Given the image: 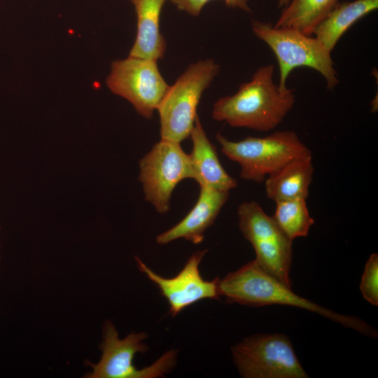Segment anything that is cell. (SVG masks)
Wrapping results in <instances>:
<instances>
[{
    "mask_svg": "<svg viewBox=\"0 0 378 378\" xmlns=\"http://www.w3.org/2000/svg\"><path fill=\"white\" fill-rule=\"evenodd\" d=\"M272 64L259 67L233 94L214 103L212 117L234 127L268 132L276 127L294 106L293 90L281 89L273 80Z\"/></svg>",
    "mask_w": 378,
    "mask_h": 378,
    "instance_id": "1",
    "label": "cell"
},
{
    "mask_svg": "<svg viewBox=\"0 0 378 378\" xmlns=\"http://www.w3.org/2000/svg\"><path fill=\"white\" fill-rule=\"evenodd\" d=\"M218 292L229 303L251 307L287 305L314 312L370 337H377V331L354 316L344 315L320 306L295 293L253 260L219 279Z\"/></svg>",
    "mask_w": 378,
    "mask_h": 378,
    "instance_id": "2",
    "label": "cell"
},
{
    "mask_svg": "<svg viewBox=\"0 0 378 378\" xmlns=\"http://www.w3.org/2000/svg\"><path fill=\"white\" fill-rule=\"evenodd\" d=\"M251 28L254 35L270 47L276 58L279 70L278 85L281 89L288 88V77L298 67H309L318 72L330 90L338 85V74L331 51L315 36L260 20H253Z\"/></svg>",
    "mask_w": 378,
    "mask_h": 378,
    "instance_id": "3",
    "label": "cell"
},
{
    "mask_svg": "<svg viewBox=\"0 0 378 378\" xmlns=\"http://www.w3.org/2000/svg\"><path fill=\"white\" fill-rule=\"evenodd\" d=\"M218 71L214 59L198 60L169 86L157 108L161 139L181 143L190 136L202 94Z\"/></svg>",
    "mask_w": 378,
    "mask_h": 378,
    "instance_id": "4",
    "label": "cell"
},
{
    "mask_svg": "<svg viewBox=\"0 0 378 378\" xmlns=\"http://www.w3.org/2000/svg\"><path fill=\"white\" fill-rule=\"evenodd\" d=\"M216 140L221 152L241 167L240 176L261 183L290 161L312 155L309 148L291 130L276 131L264 137L248 136L238 141L220 133Z\"/></svg>",
    "mask_w": 378,
    "mask_h": 378,
    "instance_id": "5",
    "label": "cell"
},
{
    "mask_svg": "<svg viewBox=\"0 0 378 378\" xmlns=\"http://www.w3.org/2000/svg\"><path fill=\"white\" fill-rule=\"evenodd\" d=\"M148 337L144 332H131L120 340L115 326L108 320L103 326V340L99 348L102 357L97 363L88 361L92 370L88 378H155L163 377L176 364V350L164 353L154 363L142 369L133 363L137 353L144 354L148 346L144 341Z\"/></svg>",
    "mask_w": 378,
    "mask_h": 378,
    "instance_id": "6",
    "label": "cell"
},
{
    "mask_svg": "<svg viewBox=\"0 0 378 378\" xmlns=\"http://www.w3.org/2000/svg\"><path fill=\"white\" fill-rule=\"evenodd\" d=\"M237 214L239 229L254 248V260L267 272L291 288L293 241L255 201L241 203Z\"/></svg>",
    "mask_w": 378,
    "mask_h": 378,
    "instance_id": "7",
    "label": "cell"
},
{
    "mask_svg": "<svg viewBox=\"0 0 378 378\" xmlns=\"http://www.w3.org/2000/svg\"><path fill=\"white\" fill-rule=\"evenodd\" d=\"M234 363L244 378H307L291 342L283 334L247 337L231 348Z\"/></svg>",
    "mask_w": 378,
    "mask_h": 378,
    "instance_id": "8",
    "label": "cell"
},
{
    "mask_svg": "<svg viewBox=\"0 0 378 378\" xmlns=\"http://www.w3.org/2000/svg\"><path fill=\"white\" fill-rule=\"evenodd\" d=\"M180 144L160 139L139 162L145 199L160 214L169 211L172 192L181 181L195 180L189 155Z\"/></svg>",
    "mask_w": 378,
    "mask_h": 378,
    "instance_id": "9",
    "label": "cell"
},
{
    "mask_svg": "<svg viewBox=\"0 0 378 378\" xmlns=\"http://www.w3.org/2000/svg\"><path fill=\"white\" fill-rule=\"evenodd\" d=\"M106 83L113 94L128 101L147 119L152 118L169 86L160 72L158 61L130 55L112 62Z\"/></svg>",
    "mask_w": 378,
    "mask_h": 378,
    "instance_id": "10",
    "label": "cell"
},
{
    "mask_svg": "<svg viewBox=\"0 0 378 378\" xmlns=\"http://www.w3.org/2000/svg\"><path fill=\"white\" fill-rule=\"evenodd\" d=\"M206 252V250L194 252L182 270L172 278L160 276L139 258H135L139 270L157 286L167 300L172 316L200 300L219 298V277L212 281L205 280L200 272V265Z\"/></svg>",
    "mask_w": 378,
    "mask_h": 378,
    "instance_id": "11",
    "label": "cell"
},
{
    "mask_svg": "<svg viewBox=\"0 0 378 378\" xmlns=\"http://www.w3.org/2000/svg\"><path fill=\"white\" fill-rule=\"evenodd\" d=\"M195 204L178 223L156 237V242L164 245L178 239L200 244L206 230L211 226L227 202L230 191L200 186Z\"/></svg>",
    "mask_w": 378,
    "mask_h": 378,
    "instance_id": "12",
    "label": "cell"
},
{
    "mask_svg": "<svg viewBox=\"0 0 378 378\" xmlns=\"http://www.w3.org/2000/svg\"><path fill=\"white\" fill-rule=\"evenodd\" d=\"M190 137L192 143L189 155L199 186L230 191L237 187V181L230 176L220 162L215 146L209 141L197 116Z\"/></svg>",
    "mask_w": 378,
    "mask_h": 378,
    "instance_id": "13",
    "label": "cell"
},
{
    "mask_svg": "<svg viewBox=\"0 0 378 378\" xmlns=\"http://www.w3.org/2000/svg\"><path fill=\"white\" fill-rule=\"evenodd\" d=\"M136 17V34L130 56L162 59L167 48L160 32V20L166 0H130Z\"/></svg>",
    "mask_w": 378,
    "mask_h": 378,
    "instance_id": "14",
    "label": "cell"
},
{
    "mask_svg": "<svg viewBox=\"0 0 378 378\" xmlns=\"http://www.w3.org/2000/svg\"><path fill=\"white\" fill-rule=\"evenodd\" d=\"M313 175L312 155L293 160L265 178L266 195L274 202L307 200Z\"/></svg>",
    "mask_w": 378,
    "mask_h": 378,
    "instance_id": "15",
    "label": "cell"
},
{
    "mask_svg": "<svg viewBox=\"0 0 378 378\" xmlns=\"http://www.w3.org/2000/svg\"><path fill=\"white\" fill-rule=\"evenodd\" d=\"M378 8V0L338 3L316 26L313 34L332 52L343 34L358 20Z\"/></svg>",
    "mask_w": 378,
    "mask_h": 378,
    "instance_id": "16",
    "label": "cell"
},
{
    "mask_svg": "<svg viewBox=\"0 0 378 378\" xmlns=\"http://www.w3.org/2000/svg\"><path fill=\"white\" fill-rule=\"evenodd\" d=\"M339 0H290L283 8L274 26L291 27L312 35L316 26Z\"/></svg>",
    "mask_w": 378,
    "mask_h": 378,
    "instance_id": "17",
    "label": "cell"
},
{
    "mask_svg": "<svg viewBox=\"0 0 378 378\" xmlns=\"http://www.w3.org/2000/svg\"><path fill=\"white\" fill-rule=\"evenodd\" d=\"M306 199H294L276 202L273 219L280 229L292 241L307 237L314 223L310 216Z\"/></svg>",
    "mask_w": 378,
    "mask_h": 378,
    "instance_id": "18",
    "label": "cell"
},
{
    "mask_svg": "<svg viewBox=\"0 0 378 378\" xmlns=\"http://www.w3.org/2000/svg\"><path fill=\"white\" fill-rule=\"evenodd\" d=\"M360 290L363 298L372 305H378V255L372 253L365 263Z\"/></svg>",
    "mask_w": 378,
    "mask_h": 378,
    "instance_id": "19",
    "label": "cell"
},
{
    "mask_svg": "<svg viewBox=\"0 0 378 378\" xmlns=\"http://www.w3.org/2000/svg\"><path fill=\"white\" fill-rule=\"evenodd\" d=\"M176 8L190 15L197 16L206 4L212 0H170ZM226 6L237 8L245 12H250V0H223Z\"/></svg>",
    "mask_w": 378,
    "mask_h": 378,
    "instance_id": "20",
    "label": "cell"
},
{
    "mask_svg": "<svg viewBox=\"0 0 378 378\" xmlns=\"http://www.w3.org/2000/svg\"><path fill=\"white\" fill-rule=\"evenodd\" d=\"M290 0H278V6L279 7H285Z\"/></svg>",
    "mask_w": 378,
    "mask_h": 378,
    "instance_id": "21",
    "label": "cell"
}]
</instances>
